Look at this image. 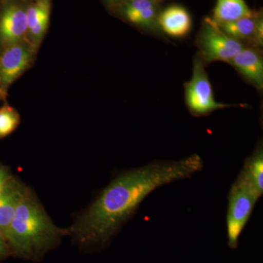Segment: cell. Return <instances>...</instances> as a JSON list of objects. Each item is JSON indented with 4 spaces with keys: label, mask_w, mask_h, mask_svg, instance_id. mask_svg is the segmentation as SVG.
Segmentation results:
<instances>
[{
    "label": "cell",
    "mask_w": 263,
    "mask_h": 263,
    "mask_svg": "<svg viewBox=\"0 0 263 263\" xmlns=\"http://www.w3.org/2000/svg\"><path fill=\"white\" fill-rule=\"evenodd\" d=\"M203 168L200 156L157 161L130 170L114 179L98 198L67 228L85 249H103L134 215L141 202L157 189L187 179Z\"/></svg>",
    "instance_id": "obj_1"
},
{
    "label": "cell",
    "mask_w": 263,
    "mask_h": 263,
    "mask_svg": "<svg viewBox=\"0 0 263 263\" xmlns=\"http://www.w3.org/2000/svg\"><path fill=\"white\" fill-rule=\"evenodd\" d=\"M67 235L68 230L55 226L36 195L26 187L5 237L12 256L37 262Z\"/></svg>",
    "instance_id": "obj_2"
},
{
    "label": "cell",
    "mask_w": 263,
    "mask_h": 263,
    "mask_svg": "<svg viewBox=\"0 0 263 263\" xmlns=\"http://www.w3.org/2000/svg\"><path fill=\"white\" fill-rule=\"evenodd\" d=\"M260 197L257 190L240 173L232 184L228 195L227 231L228 245L230 249L238 248L240 235Z\"/></svg>",
    "instance_id": "obj_3"
},
{
    "label": "cell",
    "mask_w": 263,
    "mask_h": 263,
    "mask_svg": "<svg viewBox=\"0 0 263 263\" xmlns=\"http://www.w3.org/2000/svg\"><path fill=\"white\" fill-rule=\"evenodd\" d=\"M197 45L200 50L198 57L204 64L218 61L230 63L247 46L223 32L210 18L204 22L197 37Z\"/></svg>",
    "instance_id": "obj_4"
},
{
    "label": "cell",
    "mask_w": 263,
    "mask_h": 263,
    "mask_svg": "<svg viewBox=\"0 0 263 263\" xmlns=\"http://www.w3.org/2000/svg\"><path fill=\"white\" fill-rule=\"evenodd\" d=\"M184 89L186 105L195 117H204L217 109L232 106L216 101L204 63L198 56L194 62L193 77L185 84Z\"/></svg>",
    "instance_id": "obj_5"
},
{
    "label": "cell",
    "mask_w": 263,
    "mask_h": 263,
    "mask_svg": "<svg viewBox=\"0 0 263 263\" xmlns=\"http://www.w3.org/2000/svg\"><path fill=\"white\" fill-rule=\"evenodd\" d=\"M31 47L22 44L5 47L0 56V99L5 100L10 86L30 65L32 58Z\"/></svg>",
    "instance_id": "obj_6"
},
{
    "label": "cell",
    "mask_w": 263,
    "mask_h": 263,
    "mask_svg": "<svg viewBox=\"0 0 263 263\" xmlns=\"http://www.w3.org/2000/svg\"><path fill=\"white\" fill-rule=\"evenodd\" d=\"M27 32L26 9L15 3L5 7L0 16V43L5 47L18 44L27 36Z\"/></svg>",
    "instance_id": "obj_7"
},
{
    "label": "cell",
    "mask_w": 263,
    "mask_h": 263,
    "mask_svg": "<svg viewBox=\"0 0 263 263\" xmlns=\"http://www.w3.org/2000/svg\"><path fill=\"white\" fill-rule=\"evenodd\" d=\"M216 24L223 32L245 45V43H248L250 46L257 48L262 46V18L258 13H254L251 16L238 19L234 22Z\"/></svg>",
    "instance_id": "obj_8"
},
{
    "label": "cell",
    "mask_w": 263,
    "mask_h": 263,
    "mask_svg": "<svg viewBox=\"0 0 263 263\" xmlns=\"http://www.w3.org/2000/svg\"><path fill=\"white\" fill-rule=\"evenodd\" d=\"M249 84L257 89L263 87V60L259 48L245 46L230 62Z\"/></svg>",
    "instance_id": "obj_9"
},
{
    "label": "cell",
    "mask_w": 263,
    "mask_h": 263,
    "mask_svg": "<svg viewBox=\"0 0 263 263\" xmlns=\"http://www.w3.org/2000/svg\"><path fill=\"white\" fill-rule=\"evenodd\" d=\"M121 13L129 23L154 29L158 24V5L155 0H124Z\"/></svg>",
    "instance_id": "obj_10"
},
{
    "label": "cell",
    "mask_w": 263,
    "mask_h": 263,
    "mask_svg": "<svg viewBox=\"0 0 263 263\" xmlns=\"http://www.w3.org/2000/svg\"><path fill=\"white\" fill-rule=\"evenodd\" d=\"M51 0H34L26 9L29 41L32 48L37 47L49 25Z\"/></svg>",
    "instance_id": "obj_11"
},
{
    "label": "cell",
    "mask_w": 263,
    "mask_h": 263,
    "mask_svg": "<svg viewBox=\"0 0 263 263\" xmlns=\"http://www.w3.org/2000/svg\"><path fill=\"white\" fill-rule=\"evenodd\" d=\"M25 190L23 183L13 176L0 191V232L5 238Z\"/></svg>",
    "instance_id": "obj_12"
},
{
    "label": "cell",
    "mask_w": 263,
    "mask_h": 263,
    "mask_svg": "<svg viewBox=\"0 0 263 263\" xmlns=\"http://www.w3.org/2000/svg\"><path fill=\"white\" fill-rule=\"evenodd\" d=\"M158 24L171 37H182L191 30L192 19L187 10L174 5L166 8L159 15Z\"/></svg>",
    "instance_id": "obj_13"
},
{
    "label": "cell",
    "mask_w": 263,
    "mask_h": 263,
    "mask_svg": "<svg viewBox=\"0 0 263 263\" xmlns=\"http://www.w3.org/2000/svg\"><path fill=\"white\" fill-rule=\"evenodd\" d=\"M254 13L245 0H216L212 20L217 24L228 23L251 16Z\"/></svg>",
    "instance_id": "obj_14"
},
{
    "label": "cell",
    "mask_w": 263,
    "mask_h": 263,
    "mask_svg": "<svg viewBox=\"0 0 263 263\" xmlns=\"http://www.w3.org/2000/svg\"><path fill=\"white\" fill-rule=\"evenodd\" d=\"M240 174L245 176L257 193L263 194V150L262 145L258 146L250 157L245 160Z\"/></svg>",
    "instance_id": "obj_15"
},
{
    "label": "cell",
    "mask_w": 263,
    "mask_h": 263,
    "mask_svg": "<svg viewBox=\"0 0 263 263\" xmlns=\"http://www.w3.org/2000/svg\"><path fill=\"white\" fill-rule=\"evenodd\" d=\"M18 112L8 104L0 108V139L9 136L20 124Z\"/></svg>",
    "instance_id": "obj_16"
},
{
    "label": "cell",
    "mask_w": 263,
    "mask_h": 263,
    "mask_svg": "<svg viewBox=\"0 0 263 263\" xmlns=\"http://www.w3.org/2000/svg\"><path fill=\"white\" fill-rule=\"evenodd\" d=\"M13 176L9 167L0 163V191Z\"/></svg>",
    "instance_id": "obj_17"
},
{
    "label": "cell",
    "mask_w": 263,
    "mask_h": 263,
    "mask_svg": "<svg viewBox=\"0 0 263 263\" xmlns=\"http://www.w3.org/2000/svg\"><path fill=\"white\" fill-rule=\"evenodd\" d=\"M12 256L11 251L4 235L0 232V261Z\"/></svg>",
    "instance_id": "obj_18"
},
{
    "label": "cell",
    "mask_w": 263,
    "mask_h": 263,
    "mask_svg": "<svg viewBox=\"0 0 263 263\" xmlns=\"http://www.w3.org/2000/svg\"><path fill=\"white\" fill-rule=\"evenodd\" d=\"M108 3H111V4H115V3H119L120 1H122V0H107Z\"/></svg>",
    "instance_id": "obj_19"
}]
</instances>
